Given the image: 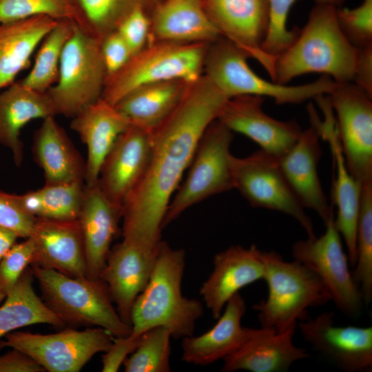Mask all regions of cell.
Returning a JSON list of instances; mask_svg holds the SVG:
<instances>
[{"mask_svg":"<svg viewBox=\"0 0 372 372\" xmlns=\"http://www.w3.org/2000/svg\"><path fill=\"white\" fill-rule=\"evenodd\" d=\"M228 99L203 74L189 83L174 110L152 132L147 169L122 205L123 239L152 249L158 247L169 203L200 139Z\"/></svg>","mask_w":372,"mask_h":372,"instance_id":"cell-1","label":"cell"},{"mask_svg":"<svg viewBox=\"0 0 372 372\" xmlns=\"http://www.w3.org/2000/svg\"><path fill=\"white\" fill-rule=\"evenodd\" d=\"M337 8L316 2L293 41L275 58L272 81L287 85L308 73L329 76L337 83L353 81L357 48L340 27Z\"/></svg>","mask_w":372,"mask_h":372,"instance_id":"cell-2","label":"cell"},{"mask_svg":"<svg viewBox=\"0 0 372 372\" xmlns=\"http://www.w3.org/2000/svg\"><path fill=\"white\" fill-rule=\"evenodd\" d=\"M186 252L161 240L149 280L136 299L131 313V333L138 335L156 327L167 328L174 339L194 335L203 304L183 295Z\"/></svg>","mask_w":372,"mask_h":372,"instance_id":"cell-3","label":"cell"},{"mask_svg":"<svg viewBox=\"0 0 372 372\" xmlns=\"http://www.w3.org/2000/svg\"><path fill=\"white\" fill-rule=\"evenodd\" d=\"M45 304L64 322L100 327L114 337L131 333L119 316L105 282L100 278L71 277L51 269L31 266Z\"/></svg>","mask_w":372,"mask_h":372,"instance_id":"cell-4","label":"cell"},{"mask_svg":"<svg viewBox=\"0 0 372 372\" xmlns=\"http://www.w3.org/2000/svg\"><path fill=\"white\" fill-rule=\"evenodd\" d=\"M267 298L254 305L261 328L281 333L297 327L310 307L330 302L318 278L305 265L286 261L276 251H262Z\"/></svg>","mask_w":372,"mask_h":372,"instance_id":"cell-5","label":"cell"},{"mask_svg":"<svg viewBox=\"0 0 372 372\" xmlns=\"http://www.w3.org/2000/svg\"><path fill=\"white\" fill-rule=\"evenodd\" d=\"M247 58L244 51L221 36L209 45L203 74L229 99L243 95L270 97L280 105L298 104L321 95H328L336 85V83L326 75L315 81L298 85L267 81L249 67Z\"/></svg>","mask_w":372,"mask_h":372,"instance_id":"cell-6","label":"cell"},{"mask_svg":"<svg viewBox=\"0 0 372 372\" xmlns=\"http://www.w3.org/2000/svg\"><path fill=\"white\" fill-rule=\"evenodd\" d=\"M210 43H148L132 56L121 70L107 76L101 97L115 105L128 93L144 85L170 80L195 81L203 74L205 57Z\"/></svg>","mask_w":372,"mask_h":372,"instance_id":"cell-7","label":"cell"},{"mask_svg":"<svg viewBox=\"0 0 372 372\" xmlns=\"http://www.w3.org/2000/svg\"><path fill=\"white\" fill-rule=\"evenodd\" d=\"M101 41L74 23L62 52L57 81L47 91L56 114L72 118L101 98L107 72Z\"/></svg>","mask_w":372,"mask_h":372,"instance_id":"cell-8","label":"cell"},{"mask_svg":"<svg viewBox=\"0 0 372 372\" xmlns=\"http://www.w3.org/2000/svg\"><path fill=\"white\" fill-rule=\"evenodd\" d=\"M233 132L218 119L206 129L196 149L189 170L167 207L162 229L190 207L234 189L230 147Z\"/></svg>","mask_w":372,"mask_h":372,"instance_id":"cell-9","label":"cell"},{"mask_svg":"<svg viewBox=\"0 0 372 372\" xmlns=\"http://www.w3.org/2000/svg\"><path fill=\"white\" fill-rule=\"evenodd\" d=\"M0 340V351L17 349L33 359L45 371L79 372L97 353H104L114 336L100 327H73L42 334L14 331Z\"/></svg>","mask_w":372,"mask_h":372,"instance_id":"cell-10","label":"cell"},{"mask_svg":"<svg viewBox=\"0 0 372 372\" xmlns=\"http://www.w3.org/2000/svg\"><path fill=\"white\" fill-rule=\"evenodd\" d=\"M331 218L319 237H308L293 243V260L308 267L320 280L330 301L342 313L358 317L364 305L360 287L349 270V260L342 239Z\"/></svg>","mask_w":372,"mask_h":372,"instance_id":"cell-11","label":"cell"},{"mask_svg":"<svg viewBox=\"0 0 372 372\" xmlns=\"http://www.w3.org/2000/svg\"><path fill=\"white\" fill-rule=\"evenodd\" d=\"M230 167L234 189L251 207L285 214L300 225L308 237L316 236L311 218L287 183L276 158L258 149L246 157L231 155Z\"/></svg>","mask_w":372,"mask_h":372,"instance_id":"cell-12","label":"cell"},{"mask_svg":"<svg viewBox=\"0 0 372 372\" xmlns=\"http://www.w3.org/2000/svg\"><path fill=\"white\" fill-rule=\"evenodd\" d=\"M347 168L360 184L372 180V96L354 82L328 95Z\"/></svg>","mask_w":372,"mask_h":372,"instance_id":"cell-13","label":"cell"},{"mask_svg":"<svg viewBox=\"0 0 372 372\" xmlns=\"http://www.w3.org/2000/svg\"><path fill=\"white\" fill-rule=\"evenodd\" d=\"M315 99L322 112L324 119L320 120L313 107L309 105L308 110L310 121L317 127L321 138L329 143L335 169L331 189L332 204L337 209L333 222L346 245L350 265L354 267L356 261L355 234L361 185L347 168L328 96H319Z\"/></svg>","mask_w":372,"mask_h":372,"instance_id":"cell-14","label":"cell"},{"mask_svg":"<svg viewBox=\"0 0 372 372\" xmlns=\"http://www.w3.org/2000/svg\"><path fill=\"white\" fill-rule=\"evenodd\" d=\"M335 313L322 312L298 322L302 338L335 366L345 372L372 370V327L338 326Z\"/></svg>","mask_w":372,"mask_h":372,"instance_id":"cell-15","label":"cell"},{"mask_svg":"<svg viewBox=\"0 0 372 372\" xmlns=\"http://www.w3.org/2000/svg\"><path fill=\"white\" fill-rule=\"evenodd\" d=\"M221 36L256 59L272 75L274 60L262 50L269 23V0H203Z\"/></svg>","mask_w":372,"mask_h":372,"instance_id":"cell-16","label":"cell"},{"mask_svg":"<svg viewBox=\"0 0 372 372\" xmlns=\"http://www.w3.org/2000/svg\"><path fill=\"white\" fill-rule=\"evenodd\" d=\"M264 100L251 95L230 98L217 119L232 132L249 138L260 149L278 158L294 145L302 130L293 120L280 121L266 114Z\"/></svg>","mask_w":372,"mask_h":372,"instance_id":"cell-17","label":"cell"},{"mask_svg":"<svg viewBox=\"0 0 372 372\" xmlns=\"http://www.w3.org/2000/svg\"><path fill=\"white\" fill-rule=\"evenodd\" d=\"M158 247L152 249L123 239L111 247L100 274L119 316L130 325L132 307L149 280Z\"/></svg>","mask_w":372,"mask_h":372,"instance_id":"cell-18","label":"cell"},{"mask_svg":"<svg viewBox=\"0 0 372 372\" xmlns=\"http://www.w3.org/2000/svg\"><path fill=\"white\" fill-rule=\"evenodd\" d=\"M152 149V133L130 125L117 138L100 169L98 185L106 197L122 206L140 181Z\"/></svg>","mask_w":372,"mask_h":372,"instance_id":"cell-19","label":"cell"},{"mask_svg":"<svg viewBox=\"0 0 372 372\" xmlns=\"http://www.w3.org/2000/svg\"><path fill=\"white\" fill-rule=\"evenodd\" d=\"M262 251L255 245H233L216 254L213 269L200 287L199 293L217 320L227 302L245 287L263 280Z\"/></svg>","mask_w":372,"mask_h":372,"instance_id":"cell-20","label":"cell"},{"mask_svg":"<svg viewBox=\"0 0 372 372\" xmlns=\"http://www.w3.org/2000/svg\"><path fill=\"white\" fill-rule=\"evenodd\" d=\"M320 132L311 122L297 141L277 158L279 167L298 201L314 211L325 225L333 213L323 191L318 172L322 155Z\"/></svg>","mask_w":372,"mask_h":372,"instance_id":"cell-21","label":"cell"},{"mask_svg":"<svg viewBox=\"0 0 372 372\" xmlns=\"http://www.w3.org/2000/svg\"><path fill=\"white\" fill-rule=\"evenodd\" d=\"M34 254L31 266L51 269L71 277H85L84 245L77 219L36 218L29 236Z\"/></svg>","mask_w":372,"mask_h":372,"instance_id":"cell-22","label":"cell"},{"mask_svg":"<svg viewBox=\"0 0 372 372\" xmlns=\"http://www.w3.org/2000/svg\"><path fill=\"white\" fill-rule=\"evenodd\" d=\"M122 206L110 200L98 184L85 185L83 199L77 218L84 245L86 277L99 278L111 244L119 231Z\"/></svg>","mask_w":372,"mask_h":372,"instance_id":"cell-23","label":"cell"},{"mask_svg":"<svg viewBox=\"0 0 372 372\" xmlns=\"http://www.w3.org/2000/svg\"><path fill=\"white\" fill-rule=\"evenodd\" d=\"M247 309L241 294L236 293L226 304L214 326L204 333L183 338L181 360L205 366L223 360L242 347L258 329L242 326Z\"/></svg>","mask_w":372,"mask_h":372,"instance_id":"cell-24","label":"cell"},{"mask_svg":"<svg viewBox=\"0 0 372 372\" xmlns=\"http://www.w3.org/2000/svg\"><path fill=\"white\" fill-rule=\"evenodd\" d=\"M130 125L128 118L102 97L72 117L70 127L87 149L85 185H96L101 165L117 138Z\"/></svg>","mask_w":372,"mask_h":372,"instance_id":"cell-25","label":"cell"},{"mask_svg":"<svg viewBox=\"0 0 372 372\" xmlns=\"http://www.w3.org/2000/svg\"><path fill=\"white\" fill-rule=\"evenodd\" d=\"M296 328L281 333L258 329L242 347L223 360L221 371H287L294 362L310 356L293 343Z\"/></svg>","mask_w":372,"mask_h":372,"instance_id":"cell-26","label":"cell"},{"mask_svg":"<svg viewBox=\"0 0 372 372\" xmlns=\"http://www.w3.org/2000/svg\"><path fill=\"white\" fill-rule=\"evenodd\" d=\"M148 43L155 41L212 43L221 37L203 0H164L150 14Z\"/></svg>","mask_w":372,"mask_h":372,"instance_id":"cell-27","label":"cell"},{"mask_svg":"<svg viewBox=\"0 0 372 372\" xmlns=\"http://www.w3.org/2000/svg\"><path fill=\"white\" fill-rule=\"evenodd\" d=\"M56 115L47 92L33 90L21 81L0 92V144L10 151L16 165L20 166L23 158L21 129L32 120Z\"/></svg>","mask_w":372,"mask_h":372,"instance_id":"cell-28","label":"cell"},{"mask_svg":"<svg viewBox=\"0 0 372 372\" xmlns=\"http://www.w3.org/2000/svg\"><path fill=\"white\" fill-rule=\"evenodd\" d=\"M32 152L45 185L84 181L85 162L54 116L43 119L36 130Z\"/></svg>","mask_w":372,"mask_h":372,"instance_id":"cell-29","label":"cell"},{"mask_svg":"<svg viewBox=\"0 0 372 372\" xmlns=\"http://www.w3.org/2000/svg\"><path fill=\"white\" fill-rule=\"evenodd\" d=\"M58 20L38 15L0 24V92L14 82Z\"/></svg>","mask_w":372,"mask_h":372,"instance_id":"cell-30","label":"cell"},{"mask_svg":"<svg viewBox=\"0 0 372 372\" xmlns=\"http://www.w3.org/2000/svg\"><path fill=\"white\" fill-rule=\"evenodd\" d=\"M189 83L170 80L144 85L128 93L115 106L130 125L152 133L174 110Z\"/></svg>","mask_w":372,"mask_h":372,"instance_id":"cell-31","label":"cell"},{"mask_svg":"<svg viewBox=\"0 0 372 372\" xmlns=\"http://www.w3.org/2000/svg\"><path fill=\"white\" fill-rule=\"evenodd\" d=\"M28 267L0 306V338L20 328L39 324L63 327L64 322L35 292Z\"/></svg>","mask_w":372,"mask_h":372,"instance_id":"cell-32","label":"cell"},{"mask_svg":"<svg viewBox=\"0 0 372 372\" xmlns=\"http://www.w3.org/2000/svg\"><path fill=\"white\" fill-rule=\"evenodd\" d=\"M164 0H68L73 21L85 33L102 39L116 30L121 21L136 9L149 14Z\"/></svg>","mask_w":372,"mask_h":372,"instance_id":"cell-33","label":"cell"},{"mask_svg":"<svg viewBox=\"0 0 372 372\" xmlns=\"http://www.w3.org/2000/svg\"><path fill=\"white\" fill-rule=\"evenodd\" d=\"M84 181L45 185L23 194H12L19 207L34 217L56 220L77 219L83 199Z\"/></svg>","mask_w":372,"mask_h":372,"instance_id":"cell-34","label":"cell"},{"mask_svg":"<svg viewBox=\"0 0 372 372\" xmlns=\"http://www.w3.org/2000/svg\"><path fill=\"white\" fill-rule=\"evenodd\" d=\"M74 26L72 20H58L42 40L30 72L21 80L24 85L37 92H46L56 83L62 52Z\"/></svg>","mask_w":372,"mask_h":372,"instance_id":"cell-35","label":"cell"},{"mask_svg":"<svg viewBox=\"0 0 372 372\" xmlns=\"http://www.w3.org/2000/svg\"><path fill=\"white\" fill-rule=\"evenodd\" d=\"M356 261L352 271L364 304L372 301V180L361 185L355 234Z\"/></svg>","mask_w":372,"mask_h":372,"instance_id":"cell-36","label":"cell"},{"mask_svg":"<svg viewBox=\"0 0 372 372\" xmlns=\"http://www.w3.org/2000/svg\"><path fill=\"white\" fill-rule=\"evenodd\" d=\"M171 338V332L164 327L144 332L137 348L123 364L125 371H170Z\"/></svg>","mask_w":372,"mask_h":372,"instance_id":"cell-37","label":"cell"},{"mask_svg":"<svg viewBox=\"0 0 372 372\" xmlns=\"http://www.w3.org/2000/svg\"><path fill=\"white\" fill-rule=\"evenodd\" d=\"M297 0H269V23L266 38L262 45L263 52L275 58L282 52L295 39L299 28L290 30L287 27L290 9ZM341 7L344 0H316Z\"/></svg>","mask_w":372,"mask_h":372,"instance_id":"cell-38","label":"cell"},{"mask_svg":"<svg viewBox=\"0 0 372 372\" xmlns=\"http://www.w3.org/2000/svg\"><path fill=\"white\" fill-rule=\"evenodd\" d=\"M38 15L73 21L68 0H0V24Z\"/></svg>","mask_w":372,"mask_h":372,"instance_id":"cell-39","label":"cell"},{"mask_svg":"<svg viewBox=\"0 0 372 372\" xmlns=\"http://www.w3.org/2000/svg\"><path fill=\"white\" fill-rule=\"evenodd\" d=\"M336 14L342 31L356 48L372 45V0L353 9L338 7Z\"/></svg>","mask_w":372,"mask_h":372,"instance_id":"cell-40","label":"cell"},{"mask_svg":"<svg viewBox=\"0 0 372 372\" xmlns=\"http://www.w3.org/2000/svg\"><path fill=\"white\" fill-rule=\"evenodd\" d=\"M34 247L30 238L15 243L0 260V288L6 294L33 262Z\"/></svg>","mask_w":372,"mask_h":372,"instance_id":"cell-41","label":"cell"},{"mask_svg":"<svg viewBox=\"0 0 372 372\" xmlns=\"http://www.w3.org/2000/svg\"><path fill=\"white\" fill-rule=\"evenodd\" d=\"M150 28V14L138 8L127 14L116 30L126 43L133 56L148 44Z\"/></svg>","mask_w":372,"mask_h":372,"instance_id":"cell-42","label":"cell"},{"mask_svg":"<svg viewBox=\"0 0 372 372\" xmlns=\"http://www.w3.org/2000/svg\"><path fill=\"white\" fill-rule=\"evenodd\" d=\"M36 218L25 213L16 204L12 194L0 190V225L13 231L19 238L30 236Z\"/></svg>","mask_w":372,"mask_h":372,"instance_id":"cell-43","label":"cell"},{"mask_svg":"<svg viewBox=\"0 0 372 372\" xmlns=\"http://www.w3.org/2000/svg\"><path fill=\"white\" fill-rule=\"evenodd\" d=\"M101 53L107 76L121 70L132 56L128 46L116 30L101 39Z\"/></svg>","mask_w":372,"mask_h":372,"instance_id":"cell-44","label":"cell"},{"mask_svg":"<svg viewBox=\"0 0 372 372\" xmlns=\"http://www.w3.org/2000/svg\"><path fill=\"white\" fill-rule=\"evenodd\" d=\"M142 334H130L123 337H114L108 348L102 355L103 372L118 371L125 360L131 355L139 344Z\"/></svg>","mask_w":372,"mask_h":372,"instance_id":"cell-45","label":"cell"},{"mask_svg":"<svg viewBox=\"0 0 372 372\" xmlns=\"http://www.w3.org/2000/svg\"><path fill=\"white\" fill-rule=\"evenodd\" d=\"M38 363L25 353L15 349L0 355V372H43Z\"/></svg>","mask_w":372,"mask_h":372,"instance_id":"cell-46","label":"cell"},{"mask_svg":"<svg viewBox=\"0 0 372 372\" xmlns=\"http://www.w3.org/2000/svg\"><path fill=\"white\" fill-rule=\"evenodd\" d=\"M353 82L372 96V45L357 48Z\"/></svg>","mask_w":372,"mask_h":372,"instance_id":"cell-47","label":"cell"},{"mask_svg":"<svg viewBox=\"0 0 372 372\" xmlns=\"http://www.w3.org/2000/svg\"><path fill=\"white\" fill-rule=\"evenodd\" d=\"M18 238L13 231L0 225V260L17 242Z\"/></svg>","mask_w":372,"mask_h":372,"instance_id":"cell-48","label":"cell"},{"mask_svg":"<svg viewBox=\"0 0 372 372\" xmlns=\"http://www.w3.org/2000/svg\"><path fill=\"white\" fill-rule=\"evenodd\" d=\"M6 295H7L6 293L2 289L0 288V304L3 301Z\"/></svg>","mask_w":372,"mask_h":372,"instance_id":"cell-49","label":"cell"}]
</instances>
